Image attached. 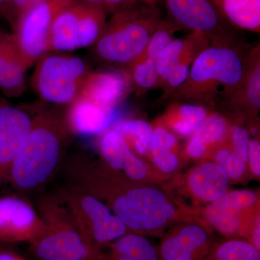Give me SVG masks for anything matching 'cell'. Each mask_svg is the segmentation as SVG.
<instances>
[{
  "label": "cell",
  "mask_w": 260,
  "mask_h": 260,
  "mask_svg": "<svg viewBox=\"0 0 260 260\" xmlns=\"http://www.w3.org/2000/svg\"><path fill=\"white\" fill-rule=\"evenodd\" d=\"M73 135L64 114L52 109L37 112L10 170L13 187L27 193L45 186L60 167Z\"/></svg>",
  "instance_id": "6da1fadb"
},
{
  "label": "cell",
  "mask_w": 260,
  "mask_h": 260,
  "mask_svg": "<svg viewBox=\"0 0 260 260\" xmlns=\"http://www.w3.org/2000/svg\"><path fill=\"white\" fill-rule=\"evenodd\" d=\"M250 52L242 46L209 45L195 58L185 83L168 98L180 100L215 99L217 88L223 86L226 97L240 87L249 67Z\"/></svg>",
  "instance_id": "7a4b0ae2"
},
{
  "label": "cell",
  "mask_w": 260,
  "mask_h": 260,
  "mask_svg": "<svg viewBox=\"0 0 260 260\" xmlns=\"http://www.w3.org/2000/svg\"><path fill=\"white\" fill-rule=\"evenodd\" d=\"M160 20L156 7L142 3L114 13L92 46L94 54L107 64L127 68L144 52Z\"/></svg>",
  "instance_id": "3957f363"
},
{
  "label": "cell",
  "mask_w": 260,
  "mask_h": 260,
  "mask_svg": "<svg viewBox=\"0 0 260 260\" xmlns=\"http://www.w3.org/2000/svg\"><path fill=\"white\" fill-rule=\"evenodd\" d=\"M37 210L44 222V231L29 243L38 259L88 260L90 251L59 196L42 198Z\"/></svg>",
  "instance_id": "277c9868"
},
{
  "label": "cell",
  "mask_w": 260,
  "mask_h": 260,
  "mask_svg": "<svg viewBox=\"0 0 260 260\" xmlns=\"http://www.w3.org/2000/svg\"><path fill=\"white\" fill-rule=\"evenodd\" d=\"M58 196L71 213L90 256L127 233L125 223L107 205L78 186L69 183Z\"/></svg>",
  "instance_id": "5b68a950"
},
{
  "label": "cell",
  "mask_w": 260,
  "mask_h": 260,
  "mask_svg": "<svg viewBox=\"0 0 260 260\" xmlns=\"http://www.w3.org/2000/svg\"><path fill=\"white\" fill-rule=\"evenodd\" d=\"M32 88L44 102L68 107L79 96L90 70L79 56L49 51L37 61Z\"/></svg>",
  "instance_id": "8992f818"
},
{
  "label": "cell",
  "mask_w": 260,
  "mask_h": 260,
  "mask_svg": "<svg viewBox=\"0 0 260 260\" xmlns=\"http://www.w3.org/2000/svg\"><path fill=\"white\" fill-rule=\"evenodd\" d=\"M107 13L73 0L56 15L51 29L49 51L68 52L91 47L107 24Z\"/></svg>",
  "instance_id": "52a82bcc"
},
{
  "label": "cell",
  "mask_w": 260,
  "mask_h": 260,
  "mask_svg": "<svg viewBox=\"0 0 260 260\" xmlns=\"http://www.w3.org/2000/svg\"><path fill=\"white\" fill-rule=\"evenodd\" d=\"M170 20L206 38L210 45H240L234 28L224 20L213 0H165Z\"/></svg>",
  "instance_id": "ba28073f"
},
{
  "label": "cell",
  "mask_w": 260,
  "mask_h": 260,
  "mask_svg": "<svg viewBox=\"0 0 260 260\" xmlns=\"http://www.w3.org/2000/svg\"><path fill=\"white\" fill-rule=\"evenodd\" d=\"M111 205L114 214L133 231L158 230L175 214L165 194L151 188L129 189Z\"/></svg>",
  "instance_id": "9c48e42d"
},
{
  "label": "cell",
  "mask_w": 260,
  "mask_h": 260,
  "mask_svg": "<svg viewBox=\"0 0 260 260\" xmlns=\"http://www.w3.org/2000/svg\"><path fill=\"white\" fill-rule=\"evenodd\" d=\"M73 0H44L27 10L12 28L27 70L49 51L56 15Z\"/></svg>",
  "instance_id": "30bf717a"
},
{
  "label": "cell",
  "mask_w": 260,
  "mask_h": 260,
  "mask_svg": "<svg viewBox=\"0 0 260 260\" xmlns=\"http://www.w3.org/2000/svg\"><path fill=\"white\" fill-rule=\"evenodd\" d=\"M38 210L18 195L0 197V242H31L44 232Z\"/></svg>",
  "instance_id": "8fae6325"
},
{
  "label": "cell",
  "mask_w": 260,
  "mask_h": 260,
  "mask_svg": "<svg viewBox=\"0 0 260 260\" xmlns=\"http://www.w3.org/2000/svg\"><path fill=\"white\" fill-rule=\"evenodd\" d=\"M25 110L0 103V184L8 180L17 153L32 126Z\"/></svg>",
  "instance_id": "7c38bea8"
},
{
  "label": "cell",
  "mask_w": 260,
  "mask_h": 260,
  "mask_svg": "<svg viewBox=\"0 0 260 260\" xmlns=\"http://www.w3.org/2000/svg\"><path fill=\"white\" fill-rule=\"evenodd\" d=\"M132 86L131 78L126 69L91 71L84 82L79 96L105 109L115 110L127 96Z\"/></svg>",
  "instance_id": "4fadbf2b"
},
{
  "label": "cell",
  "mask_w": 260,
  "mask_h": 260,
  "mask_svg": "<svg viewBox=\"0 0 260 260\" xmlns=\"http://www.w3.org/2000/svg\"><path fill=\"white\" fill-rule=\"evenodd\" d=\"M210 249L205 229L189 225L166 237L158 252L159 260H205Z\"/></svg>",
  "instance_id": "5bb4252c"
},
{
  "label": "cell",
  "mask_w": 260,
  "mask_h": 260,
  "mask_svg": "<svg viewBox=\"0 0 260 260\" xmlns=\"http://www.w3.org/2000/svg\"><path fill=\"white\" fill-rule=\"evenodd\" d=\"M65 119L73 135H93L104 133L116 119L115 110H109L83 97L68 107Z\"/></svg>",
  "instance_id": "9a60e30c"
},
{
  "label": "cell",
  "mask_w": 260,
  "mask_h": 260,
  "mask_svg": "<svg viewBox=\"0 0 260 260\" xmlns=\"http://www.w3.org/2000/svg\"><path fill=\"white\" fill-rule=\"evenodd\" d=\"M26 70L13 32L0 27V91L8 98L20 96L25 90Z\"/></svg>",
  "instance_id": "2e32d148"
},
{
  "label": "cell",
  "mask_w": 260,
  "mask_h": 260,
  "mask_svg": "<svg viewBox=\"0 0 260 260\" xmlns=\"http://www.w3.org/2000/svg\"><path fill=\"white\" fill-rule=\"evenodd\" d=\"M195 196L204 201H216L227 192L229 177L217 162H206L195 168L188 179Z\"/></svg>",
  "instance_id": "e0dca14e"
},
{
  "label": "cell",
  "mask_w": 260,
  "mask_h": 260,
  "mask_svg": "<svg viewBox=\"0 0 260 260\" xmlns=\"http://www.w3.org/2000/svg\"><path fill=\"white\" fill-rule=\"evenodd\" d=\"M224 20L234 28L260 32V0H213Z\"/></svg>",
  "instance_id": "ac0fdd59"
},
{
  "label": "cell",
  "mask_w": 260,
  "mask_h": 260,
  "mask_svg": "<svg viewBox=\"0 0 260 260\" xmlns=\"http://www.w3.org/2000/svg\"><path fill=\"white\" fill-rule=\"evenodd\" d=\"M209 45L210 42L203 36L197 32L189 34V42L185 50L162 85L165 97L169 96L174 90L185 83L190 73L193 61L205 48Z\"/></svg>",
  "instance_id": "d6986e66"
},
{
  "label": "cell",
  "mask_w": 260,
  "mask_h": 260,
  "mask_svg": "<svg viewBox=\"0 0 260 260\" xmlns=\"http://www.w3.org/2000/svg\"><path fill=\"white\" fill-rule=\"evenodd\" d=\"M232 101L246 103L254 111L260 108V58L259 47L251 51L249 67L242 85L235 91L225 97Z\"/></svg>",
  "instance_id": "ffe728a7"
},
{
  "label": "cell",
  "mask_w": 260,
  "mask_h": 260,
  "mask_svg": "<svg viewBox=\"0 0 260 260\" xmlns=\"http://www.w3.org/2000/svg\"><path fill=\"white\" fill-rule=\"evenodd\" d=\"M109 129L117 132L129 147L140 155L150 152L153 128L142 119H126L115 121Z\"/></svg>",
  "instance_id": "44dd1931"
},
{
  "label": "cell",
  "mask_w": 260,
  "mask_h": 260,
  "mask_svg": "<svg viewBox=\"0 0 260 260\" xmlns=\"http://www.w3.org/2000/svg\"><path fill=\"white\" fill-rule=\"evenodd\" d=\"M108 245L109 250L137 260H159L156 249L148 239L139 234L126 233Z\"/></svg>",
  "instance_id": "7402d4cb"
},
{
  "label": "cell",
  "mask_w": 260,
  "mask_h": 260,
  "mask_svg": "<svg viewBox=\"0 0 260 260\" xmlns=\"http://www.w3.org/2000/svg\"><path fill=\"white\" fill-rule=\"evenodd\" d=\"M241 211L218 199L205 211L209 223L224 235L233 236L240 231Z\"/></svg>",
  "instance_id": "603a6c76"
},
{
  "label": "cell",
  "mask_w": 260,
  "mask_h": 260,
  "mask_svg": "<svg viewBox=\"0 0 260 260\" xmlns=\"http://www.w3.org/2000/svg\"><path fill=\"white\" fill-rule=\"evenodd\" d=\"M100 150L108 165L115 171L123 170L133 150L119 133L112 129L103 133Z\"/></svg>",
  "instance_id": "cb8c5ba5"
},
{
  "label": "cell",
  "mask_w": 260,
  "mask_h": 260,
  "mask_svg": "<svg viewBox=\"0 0 260 260\" xmlns=\"http://www.w3.org/2000/svg\"><path fill=\"white\" fill-rule=\"evenodd\" d=\"M175 120L172 127L177 134L187 137L194 134L208 117L206 108L200 104H180L172 109Z\"/></svg>",
  "instance_id": "d4e9b609"
},
{
  "label": "cell",
  "mask_w": 260,
  "mask_h": 260,
  "mask_svg": "<svg viewBox=\"0 0 260 260\" xmlns=\"http://www.w3.org/2000/svg\"><path fill=\"white\" fill-rule=\"evenodd\" d=\"M205 260H260V253L249 242L230 239L211 248Z\"/></svg>",
  "instance_id": "484cf974"
},
{
  "label": "cell",
  "mask_w": 260,
  "mask_h": 260,
  "mask_svg": "<svg viewBox=\"0 0 260 260\" xmlns=\"http://www.w3.org/2000/svg\"><path fill=\"white\" fill-rule=\"evenodd\" d=\"M180 28L171 20H160L150 37L148 46L140 57L155 61L159 54L174 40V34Z\"/></svg>",
  "instance_id": "4316f807"
},
{
  "label": "cell",
  "mask_w": 260,
  "mask_h": 260,
  "mask_svg": "<svg viewBox=\"0 0 260 260\" xmlns=\"http://www.w3.org/2000/svg\"><path fill=\"white\" fill-rule=\"evenodd\" d=\"M189 42V36L174 39L159 54L155 61L158 83L157 87H162L177 61L180 59Z\"/></svg>",
  "instance_id": "83f0119b"
},
{
  "label": "cell",
  "mask_w": 260,
  "mask_h": 260,
  "mask_svg": "<svg viewBox=\"0 0 260 260\" xmlns=\"http://www.w3.org/2000/svg\"><path fill=\"white\" fill-rule=\"evenodd\" d=\"M131 78L132 84L140 90H149L157 87L158 75L155 61L139 57L126 68Z\"/></svg>",
  "instance_id": "f1b7e54d"
},
{
  "label": "cell",
  "mask_w": 260,
  "mask_h": 260,
  "mask_svg": "<svg viewBox=\"0 0 260 260\" xmlns=\"http://www.w3.org/2000/svg\"><path fill=\"white\" fill-rule=\"evenodd\" d=\"M227 127L225 118L220 114H213L208 116L199 129L192 135V138L207 147L223 139L226 134Z\"/></svg>",
  "instance_id": "f546056e"
},
{
  "label": "cell",
  "mask_w": 260,
  "mask_h": 260,
  "mask_svg": "<svg viewBox=\"0 0 260 260\" xmlns=\"http://www.w3.org/2000/svg\"><path fill=\"white\" fill-rule=\"evenodd\" d=\"M216 161L223 168L228 177L232 179L240 178L245 172L246 164L228 149H221L216 154Z\"/></svg>",
  "instance_id": "4dcf8cb0"
},
{
  "label": "cell",
  "mask_w": 260,
  "mask_h": 260,
  "mask_svg": "<svg viewBox=\"0 0 260 260\" xmlns=\"http://www.w3.org/2000/svg\"><path fill=\"white\" fill-rule=\"evenodd\" d=\"M250 140L249 132L242 126H237L233 131V153L245 162L249 160Z\"/></svg>",
  "instance_id": "1f68e13d"
},
{
  "label": "cell",
  "mask_w": 260,
  "mask_h": 260,
  "mask_svg": "<svg viewBox=\"0 0 260 260\" xmlns=\"http://www.w3.org/2000/svg\"><path fill=\"white\" fill-rule=\"evenodd\" d=\"M177 144V138L174 133H170L162 126H158L153 130L150 152L172 150Z\"/></svg>",
  "instance_id": "d6a6232c"
},
{
  "label": "cell",
  "mask_w": 260,
  "mask_h": 260,
  "mask_svg": "<svg viewBox=\"0 0 260 260\" xmlns=\"http://www.w3.org/2000/svg\"><path fill=\"white\" fill-rule=\"evenodd\" d=\"M44 0H10L5 18L13 28L19 19L34 5Z\"/></svg>",
  "instance_id": "836d02e7"
},
{
  "label": "cell",
  "mask_w": 260,
  "mask_h": 260,
  "mask_svg": "<svg viewBox=\"0 0 260 260\" xmlns=\"http://www.w3.org/2000/svg\"><path fill=\"white\" fill-rule=\"evenodd\" d=\"M89 5L99 8L107 14H114L129 8L137 3L136 0H80Z\"/></svg>",
  "instance_id": "e575fe53"
},
{
  "label": "cell",
  "mask_w": 260,
  "mask_h": 260,
  "mask_svg": "<svg viewBox=\"0 0 260 260\" xmlns=\"http://www.w3.org/2000/svg\"><path fill=\"white\" fill-rule=\"evenodd\" d=\"M123 170L125 172L126 177L132 180L140 181L146 177L148 168L143 160L132 152L126 160Z\"/></svg>",
  "instance_id": "d590c367"
},
{
  "label": "cell",
  "mask_w": 260,
  "mask_h": 260,
  "mask_svg": "<svg viewBox=\"0 0 260 260\" xmlns=\"http://www.w3.org/2000/svg\"><path fill=\"white\" fill-rule=\"evenodd\" d=\"M151 153L153 162L162 172L171 174L177 169L179 159L172 150H158Z\"/></svg>",
  "instance_id": "8d00e7d4"
},
{
  "label": "cell",
  "mask_w": 260,
  "mask_h": 260,
  "mask_svg": "<svg viewBox=\"0 0 260 260\" xmlns=\"http://www.w3.org/2000/svg\"><path fill=\"white\" fill-rule=\"evenodd\" d=\"M252 172L260 175V143L259 140H250L249 142V160Z\"/></svg>",
  "instance_id": "74e56055"
},
{
  "label": "cell",
  "mask_w": 260,
  "mask_h": 260,
  "mask_svg": "<svg viewBox=\"0 0 260 260\" xmlns=\"http://www.w3.org/2000/svg\"><path fill=\"white\" fill-rule=\"evenodd\" d=\"M206 148L207 147L200 143L198 140L191 138L189 143H188L186 152L191 158H199L204 155L205 151H206Z\"/></svg>",
  "instance_id": "f35d334b"
},
{
  "label": "cell",
  "mask_w": 260,
  "mask_h": 260,
  "mask_svg": "<svg viewBox=\"0 0 260 260\" xmlns=\"http://www.w3.org/2000/svg\"><path fill=\"white\" fill-rule=\"evenodd\" d=\"M0 260H28L14 251L0 249Z\"/></svg>",
  "instance_id": "ab89813d"
},
{
  "label": "cell",
  "mask_w": 260,
  "mask_h": 260,
  "mask_svg": "<svg viewBox=\"0 0 260 260\" xmlns=\"http://www.w3.org/2000/svg\"><path fill=\"white\" fill-rule=\"evenodd\" d=\"M251 244H252L257 250H260V221L259 219L258 220L255 228H254V232L251 236Z\"/></svg>",
  "instance_id": "60d3db41"
},
{
  "label": "cell",
  "mask_w": 260,
  "mask_h": 260,
  "mask_svg": "<svg viewBox=\"0 0 260 260\" xmlns=\"http://www.w3.org/2000/svg\"><path fill=\"white\" fill-rule=\"evenodd\" d=\"M10 0H0V18H5Z\"/></svg>",
  "instance_id": "b9f144b4"
},
{
  "label": "cell",
  "mask_w": 260,
  "mask_h": 260,
  "mask_svg": "<svg viewBox=\"0 0 260 260\" xmlns=\"http://www.w3.org/2000/svg\"><path fill=\"white\" fill-rule=\"evenodd\" d=\"M136 1L139 2V3H145V4L155 6V4L158 3L159 0H136Z\"/></svg>",
  "instance_id": "7bdbcfd3"
},
{
  "label": "cell",
  "mask_w": 260,
  "mask_h": 260,
  "mask_svg": "<svg viewBox=\"0 0 260 260\" xmlns=\"http://www.w3.org/2000/svg\"><path fill=\"white\" fill-rule=\"evenodd\" d=\"M249 133L253 135V136H256V135L259 134V130H258L257 127H252Z\"/></svg>",
  "instance_id": "ee69618b"
}]
</instances>
